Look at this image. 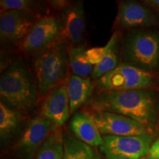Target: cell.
I'll use <instances>...</instances> for the list:
<instances>
[{
  "label": "cell",
  "mask_w": 159,
  "mask_h": 159,
  "mask_svg": "<svg viewBox=\"0 0 159 159\" xmlns=\"http://www.w3.org/2000/svg\"><path fill=\"white\" fill-rule=\"evenodd\" d=\"M144 2L154 11L159 12V0H147Z\"/></svg>",
  "instance_id": "24"
},
{
  "label": "cell",
  "mask_w": 159,
  "mask_h": 159,
  "mask_svg": "<svg viewBox=\"0 0 159 159\" xmlns=\"http://www.w3.org/2000/svg\"><path fill=\"white\" fill-rule=\"evenodd\" d=\"M63 134L55 129L46 139L34 159H63Z\"/></svg>",
  "instance_id": "18"
},
{
  "label": "cell",
  "mask_w": 159,
  "mask_h": 159,
  "mask_svg": "<svg viewBox=\"0 0 159 159\" xmlns=\"http://www.w3.org/2000/svg\"><path fill=\"white\" fill-rule=\"evenodd\" d=\"M148 156L150 158L159 159V138L152 144Z\"/></svg>",
  "instance_id": "23"
},
{
  "label": "cell",
  "mask_w": 159,
  "mask_h": 159,
  "mask_svg": "<svg viewBox=\"0 0 159 159\" xmlns=\"http://www.w3.org/2000/svg\"><path fill=\"white\" fill-rule=\"evenodd\" d=\"M123 57L127 64L148 72L159 66V33L150 30H136L126 35Z\"/></svg>",
  "instance_id": "3"
},
{
  "label": "cell",
  "mask_w": 159,
  "mask_h": 159,
  "mask_svg": "<svg viewBox=\"0 0 159 159\" xmlns=\"http://www.w3.org/2000/svg\"><path fill=\"white\" fill-rule=\"evenodd\" d=\"M106 51V46L100 47H94L89 49H86L85 55L89 62L94 66L101 62Z\"/></svg>",
  "instance_id": "22"
},
{
  "label": "cell",
  "mask_w": 159,
  "mask_h": 159,
  "mask_svg": "<svg viewBox=\"0 0 159 159\" xmlns=\"http://www.w3.org/2000/svg\"><path fill=\"white\" fill-rule=\"evenodd\" d=\"M69 65L66 52L60 43L40 52L33 61L38 89L42 93L49 92L62 83L66 77Z\"/></svg>",
  "instance_id": "4"
},
{
  "label": "cell",
  "mask_w": 159,
  "mask_h": 159,
  "mask_svg": "<svg viewBox=\"0 0 159 159\" xmlns=\"http://www.w3.org/2000/svg\"><path fill=\"white\" fill-rule=\"evenodd\" d=\"M37 87L22 60L13 62L0 77L1 102L18 111H31L37 101Z\"/></svg>",
  "instance_id": "2"
},
{
  "label": "cell",
  "mask_w": 159,
  "mask_h": 159,
  "mask_svg": "<svg viewBox=\"0 0 159 159\" xmlns=\"http://www.w3.org/2000/svg\"><path fill=\"white\" fill-rule=\"evenodd\" d=\"M116 21L126 29L150 27L159 25V15L141 3L121 1L119 2Z\"/></svg>",
  "instance_id": "11"
},
{
  "label": "cell",
  "mask_w": 159,
  "mask_h": 159,
  "mask_svg": "<svg viewBox=\"0 0 159 159\" xmlns=\"http://www.w3.org/2000/svg\"><path fill=\"white\" fill-rule=\"evenodd\" d=\"M63 159H94L96 156L92 147L66 134L63 136Z\"/></svg>",
  "instance_id": "19"
},
{
  "label": "cell",
  "mask_w": 159,
  "mask_h": 159,
  "mask_svg": "<svg viewBox=\"0 0 159 159\" xmlns=\"http://www.w3.org/2000/svg\"><path fill=\"white\" fill-rule=\"evenodd\" d=\"M70 113L76 112L82 105L89 102L94 92L95 85L89 77L71 75L66 80Z\"/></svg>",
  "instance_id": "15"
},
{
  "label": "cell",
  "mask_w": 159,
  "mask_h": 159,
  "mask_svg": "<svg viewBox=\"0 0 159 159\" xmlns=\"http://www.w3.org/2000/svg\"><path fill=\"white\" fill-rule=\"evenodd\" d=\"M84 46L71 47L69 51V63L72 75L81 77H88L92 75L94 66L89 62L85 55Z\"/></svg>",
  "instance_id": "20"
},
{
  "label": "cell",
  "mask_w": 159,
  "mask_h": 159,
  "mask_svg": "<svg viewBox=\"0 0 159 159\" xmlns=\"http://www.w3.org/2000/svg\"><path fill=\"white\" fill-rule=\"evenodd\" d=\"M69 128L77 139L92 148L104 144L102 135L88 111H77L71 119Z\"/></svg>",
  "instance_id": "14"
},
{
  "label": "cell",
  "mask_w": 159,
  "mask_h": 159,
  "mask_svg": "<svg viewBox=\"0 0 159 159\" xmlns=\"http://www.w3.org/2000/svg\"><path fill=\"white\" fill-rule=\"evenodd\" d=\"M24 118L20 111L0 103V137L2 142L11 140L19 132Z\"/></svg>",
  "instance_id": "16"
},
{
  "label": "cell",
  "mask_w": 159,
  "mask_h": 159,
  "mask_svg": "<svg viewBox=\"0 0 159 159\" xmlns=\"http://www.w3.org/2000/svg\"><path fill=\"white\" fill-rule=\"evenodd\" d=\"M89 103L92 111L123 115L150 130L159 117V97L151 89L99 91Z\"/></svg>",
  "instance_id": "1"
},
{
  "label": "cell",
  "mask_w": 159,
  "mask_h": 159,
  "mask_svg": "<svg viewBox=\"0 0 159 159\" xmlns=\"http://www.w3.org/2000/svg\"><path fill=\"white\" fill-rule=\"evenodd\" d=\"M36 21V18L33 13L19 11H2L0 16L2 43L23 41Z\"/></svg>",
  "instance_id": "9"
},
{
  "label": "cell",
  "mask_w": 159,
  "mask_h": 159,
  "mask_svg": "<svg viewBox=\"0 0 159 159\" xmlns=\"http://www.w3.org/2000/svg\"><path fill=\"white\" fill-rule=\"evenodd\" d=\"M146 159H153V158H148H148H146Z\"/></svg>",
  "instance_id": "27"
},
{
  "label": "cell",
  "mask_w": 159,
  "mask_h": 159,
  "mask_svg": "<svg viewBox=\"0 0 159 159\" xmlns=\"http://www.w3.org/2000/svg\"><path fill=\"white\" fill-rule=\"evenodd\" d=\"M105 159H131L130 158H127V157L112 153H105Z\"/></svg>",
  "instance_id": "25"
},
{
  "label": "cell",
  "mask_w": 159,
  "mask_h": 159,
  "mask_svg": "<svg viewBox=\"0 0 159 159\" xmlns=\"http://www.w3.org/2000/svg\"><path fill=\"white\" fill-rule=\"evenodd\" d=\"M103 136H142L150 130L134 119L108 111H92L90 113Z\"/></svg>",
  "instance_id": "7"
},
{
  "label": "cell",
  "mask_w": 159,
  "mask_h": 159,
  "mask_svg": "<svg viewBox=\"0 0 159 159\" xmlns=\"http://www.w3.org/2000/svg\"><path fill=\"white\" fill-rule=\"evenodd\" d=\"M61 24L54 16H44L35 22L28 35L21 41V48L26 53L43 50L61 35Z\"/></svg>",
  "instance_id": "10"
},
{
  "label": "cell",
  "mask_w": 159,
  "mask_h": 159,
  "mask_svg": "<svg viewBox=\"0 0 159 159\" xmlns=\"http://www.w3.org/2000/svg\"><path fill=\"white\" fill-rule=\"evenodd\" d=\"M155 83L153 75L148 71L127 63H120L114 69L97 80L99 91L150 89Z\"/></svg>",
  "instance_id": "5"
},
{
  "label": "cell",
  "mask_w": 159,
  "mask_h": 159,
  "mask_svg": "<svg viewBox=\"0 0 159 159\" xmlns=\"http://www.w3.org/2000/svg\"><path fill=\"white\" fill-rule=\"evenodd\" d=\"M85 30V11L81 2L69 5L63 13V21L61 24V35L77 47L83 39ZM80 46V45H79Z\"/></svg>",
  "instance_id": "13"
},
{
  "label": "cell",
  "mask_w": 159,
  "mask_h": 159,
  "mask_svg": "<svg viewBox=\"0 0 159 159\" xmlns=\"http://www.w3.org/2000/svg\"><path fill=\"white\" fill-rule=\"evenodd\" d=\"M119 33L118 32L111 35L110 40L107 43L106 51L101 62L96 65L94 68L91 79L97 80L103 75L112 71L118 66L119 62Z\"/></svg>",
  "instance_id": "17"
},
{
  "label": "cell",
  "mask_w": 159,
  "mask_h": 159,
  "mask_svg": "<svg viewBox=\"0 0 159 159\" xmlns=\"http://www.w3.org/2000/svg\"><path fill=\"white\" fill-rule=\"evenodd\" d=\"M41 112L55 127L61 126L66 122L71 114L66 82H63L49 91L41 102Z\"/></svg>",
  "instance_id": "12"
},
{
  "label": "cell",
  "mask_w": 159,
  "mask_h": 159,
  "mask_svg": "<svg viewBox=\"0 0 159 159\" xmlns=\"http://www.w3.org/2000/svg\"><path fill=\"white\" fill-rule=\"evenodd\" d=\"M56 127L42 115L31 119L15 145V155L19 159H33Z\"/></svg>",
  "instance_id": "6"
},
{
  "label": "cell",
  "mask_w": 159,
  "mask_h": 159,
  "mask_svg": "<svg viewBox=\"0 0 159 159\" xmlns=\"http://www.w3.org/2000/svg\"><path fill=\"white\" fill-rule=\"evenodd\" d=\"M94 159H102V158H101V157L99 156H97V155H96V156L94 157Z\"/></svg>",
  "instance_id": "26"
},
{
  "label": "cell",
  "mask_w": 159,
  "mask_h": 159,
  "mask_svg": "<svg viewBox=\"0 0 159 159\" xmlns=\"http://www.w3.org/2000/svg\"><path fill=\"white\" fill-rule=\"evenodd\" d=\"M104 144L99 147L103 153H112L130 158L141 159L148 155L152 143L150 134L142 136H103Z\"/></svg>",
  "instance_id": "8"
},
{
  "label": "cell",
  "mask_w": 159,
  "mask_h": 159,
  "mask_svg": "<svg viewBox=\"0 0 159 159\" xmlns=\"http://www.w3.org/2000/svg\"><path fill=\"white\" fill-rule=\"evenodd\" d=\"M0 6L2 11H19L33 13L37 4L31 0H1Z\"/></svg>",
  "instance_id": "21"
}]
</instances>
